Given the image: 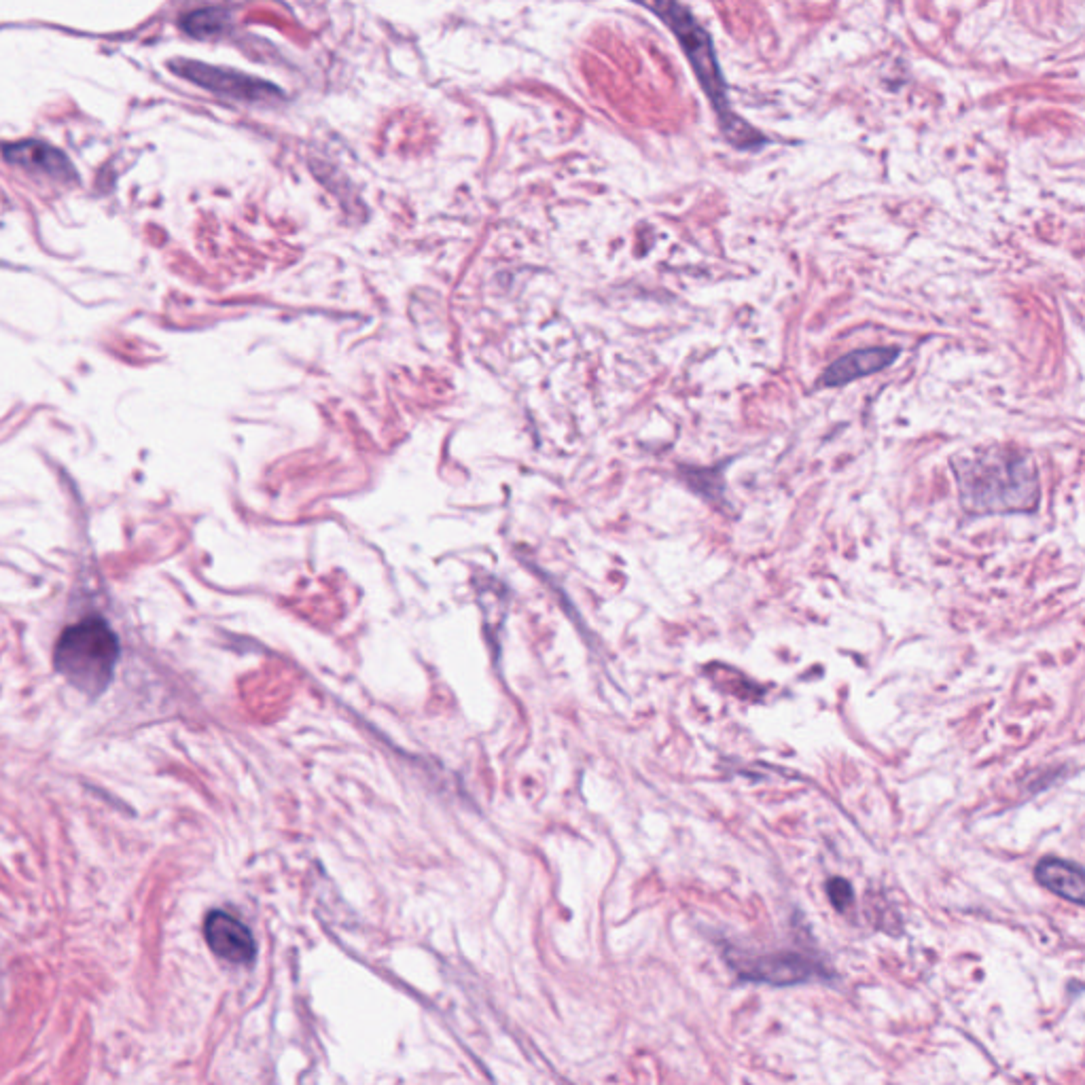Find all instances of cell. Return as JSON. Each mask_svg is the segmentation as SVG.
I'll return each mask as SVG.
<instances>
[{
	"instance_id": "6da1fadb",
	"label": "cell",
	"mask_w": 1085,
	"mask_h": 1085,
	"mask_svg": "<svg viewBox=\"0 0 1085 1085\" xmlns=\"http://www.w3.org/2000/svg\"><path fill=\"white\" fill-rule=\"evenodd\" d=\"M950 465L960 507L969 515L1033 513L1039 507L1037 462L1022 448H975L952 456Z\"/></svg>"
},
{
	"instance_id": "7a4b0ae2",
	"label": "cell",
	"mask_w": 1085,
	"mask_h": 1085,
	"mask_svg": "<svg viewBox=\"0 0 1085 1085\" xmlns=\"http://www.w3.org/2000/svg\"><path fill=\"white\" fill-rule=\"evenodd\" d=\"M636 3L645 5L655 15H660V20L681 43L687 60L693 66V73H696L702 90L706 92L710 104H713L719 126L725 132L727 140L738 149H759L763 142H766V138L732 111V104H729L727 98V83L717 62L713 41H710V34L702 28V24L691 15L685 5L677 3V0H636Z\"/></svg>"
},
{
	"instance_id": "3957f363",
	"label": "cell",
	"mask_w": 1085,
	"mask_h": 1085,
	"mask_svg": "<svg viewBox=\"0 0 1085 1085\" xmlns=\"http://www.w3.org/2000/svg\"><path fill=\"white\" fill-rule=\"evenodd\" d=\"M119 660V640L100 617H87L62 632L53 664L62 677L87 696H100Z\"/></svg>"
},
{
	"instance_id": "277c9868",
	"label": "cell",
	"mask_w": 1085,
	"mask_h": 1085,
	"mask_svg": "<svg viewBox=\"0 0 1085 1085\" xmlns=\"http://www.w3.org/2000/svg\"><path fill=\"white\" fill-rule=\"evenodd\" d=\"M172 70H174V73H179L181 77L206 87V90L221 94V96H227V98L261 102V100L280 96V92L276 90L272 83L261 81V79L251 77V75L238 73V70H223V68H217V66H208V64H202V62H189V60L174 62Z\"/></svg>"
},
{
	"instance_id": "5b68a950",
	"label": "cell",
	"mask_w": 1085,
	"mask_h": 1085,
	"mask_svg": "<svg viewBox=\"0 0 1085 1085\" xmlns=\"http://www.w3.org/2000/svg\"><path fill=\"white\" fill-rule=\"evenodd\" d=\"M899 354L901 350L895 346H874L848 352L844 357L835 359L821 373L816 388H840L861 378L874 376V373L891 367L899 359Z\"/></svg>"
},
{
	"instance_id": "8992f818",
	"label": "cell",
	"mask_w": 1085,
	"mask_h": 1085,
	"mask_svg": "<svg viewBox=\"0 0 1085 1085\" xmlns=\"http://www.w3.org/2000/svg\"><path fill=\"white\" fill-rule=\"evenodd\" d=\"M204 935L210 950L229 963H248L255 956V939L236 916L210 912L204 922Z\"/></svg>"
},
{
	"instance_id": "52a82bcc",
	"label": "cell",
	"mask_w": 1085,
	"mask_h": 1085,
	"mask_svg": "<svg viewBox=\"0 0 1085 1085\" xmlns=\"http://www.w3.org/2000/svg\"><path fill=\"white\" fill-rule=\"evenodd\" d=\"M736 969L742 971V977H746V980L768 982L774 986L808 982L816 975V965L797 954H774L744 960Z\"/></svg>"
},
{
	"instance_id": "ba28073f",
	"label": "cell",
	"mask_w": 1085,
	"mask_h": 1085,
	"mask_svg": "<svg viewBox=\"0 0 1085 1085\" xmlns=\"http://www.w3.org/2000/svg\"><path fill=\"white\" fill-rule=\"evenodd\" d=\"M5 157H7V162L15 166L45 172L51 176H58V179H68V176H73V166H70L68 159L58 149H53L39 140H26V142H15V145H7Z\"/></svg>"
},
{
	"instance_id": "9c48e42d",
	"label": "cell",
	"mask_w": 1085,
	"mask_h": 1085,
	"mask_svg": "<svg viewBox=\"0 0 1085 1085\" xmlns=\"http://www.w3.org/2000/svg\"><path fill=\"white\" fill-rule=\"evenodd\" d=\"M1037 880L1054 895L1081 905L1085 899V876L1083 869L1071 861L1049 857L1035 869Z\"/></svg>"
},
{
	"instance_id": "30bf717a",
	"label": "cell",
	"mask_w": 1085,
	"mask_h": 1085,
	"mask_svg": "<svg viewBox=\"0 0 1085 1085\" xmlns=\"http://www.w3.org/2000/svg\"><path fill=\"white\" fill-rule=\"evenodd\" d=\"M725 467L715 469H687L685 482L691 492H696L708 503H723L725 501V479H723Z\"/></svg>"
},
{
	"instance_id": "8fae6325",
	"label": "cell",
	"mask_w": 1085,
	"mask_h": 1085,
	"mask_svg": "<svg viewBox=\"0 0 1085 1085\" xmlns=\"http://www.w3.org/2000/svg\"><path fill=\"white\" fill-rule=\"evenodd\" d=\"M227 26V13L221 9H202L191 13L185 20V30H189L193 37H215V34L223 32Z\"/></svg>"
},
{
	"instance_id": "7c38bea8",
	"label": "cell",
	"mask_w": 1085,
	"mask_h": 1085,
	"mask_svg": "<svg viewBox=\"0 0 1085 1085\" xmlns=\"http://www.w3.org/2000/svg\"><path fill=\"white\" fill-rule=\"evenodd\" d=\"M827 895H829V901L835 905V910H846V907L852 903V899H855V891H852V884L844 878H831L827 882Z\"/></svg>"
}]
</instances>
